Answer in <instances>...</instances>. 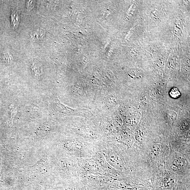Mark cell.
I'll use <instances>...</instances> for the list:
<instances>
[{"instance_id": "cell-3", "label": "cell", "mask_w": 190, "mask_h": 190, "mask_svg": "<svg viewBox=\"0 0 190 190\" xmlns=\"http://www.w3.org/2000/svg\"><path fill=\"white\" fill-rule=\"evenodd\" d=\"M185 161L184 158H180L174 159L173 162L174 166L179 168H181L185 165Z\"/></svg>"}, {"instance_id": "cell-1", "label": "cell", "mask_w": 190, "mask_h": 190, "mask_svg": "<svg viewBox=\"0 0 190 190\" xmlns=\"http://www.w3.org/2000/svg\"><path fill=\"white\" fill-rule=\"evenodd\" d=\"M57 109L60 113L67 115H77L81 116L86 117L90 115V113L87 110H75L72 109L60 103H56Z\"/></svg>"}, {"instance_id": "cell-7", "label": "cell", "mask_w": 190, "mask_h": 190, "mask_svg": "<svg viewBox=\"0 0 190 190\" xmlns=\"http://www.w3.org/2000/svg\"><path fill=\"white\" fill-rule=\"evenodd\" d=\"M28 2L27 4V7L29 9H31L34 6V2L33 1H30Z\"/></svg>"}, {"instance_id": "cell-4", "label": "cell", "mask_w": 190, "mask_h": 190, "mask_svg": "<svg viewBox=\"0 0 190 190\" xmlns=\"http://www.w3.org/2000/svg\"><path fill=\"white\" fill-rule=\"evenodd\" d=\"M169 95L173 98L176 99L180 96L181 93L178 89L176 87H173L170 90Z\"/></svg>"}, {"instance_id": "cell-6", "label": "cell", "mask_w": 190, "mask_h": 190, "mask_svg": "<svg viewBox=\"0 0 190 190\" xmlns=\"http://www.w3.org/2000/svg\"><path fill=\"white\" fill-rule=\"evenodd\" d=\"M34 35H35V37H37V39H38V37H42V36L44 35V34H43L42 31L39 30L35 32Z\"/></svg>"}, {"instance_id": "cell-5", "label": "cell", "mask_w": 190, "mask_h": 190, "mask_svg": "<svg viewBox=\"0 0 190 190\" xmlns=\"http://www.w3.org/2000/svg\"><path fill=\"white\" fill-rule=\"evenodd\" d=\"M11 18L14 27H17L19 24V15L17 13H13L12 14Z\"/></svg>"}, {"instance_id": "cell-2", "label": "cell", "mask_w": 190, "mask_h": 190, "mask_svg": "<svg viewBox=\"0 0 190 190\" xmlns=\"http://www.w3.org/2000/svg\"><path fill=\"white\" fill-rule=\"evenodd\" d=\"M161 151V146L158 144H154L152 146L151 155L152 157H155L159 155Z\"/></svg>"}]
</instances>
